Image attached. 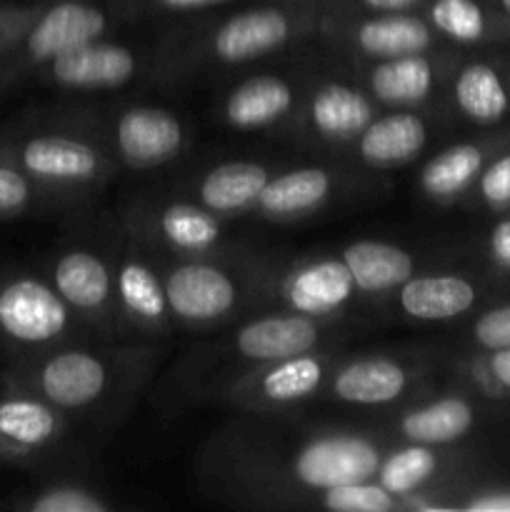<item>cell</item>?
<instances>
[{"mask_svg": "<svg viewBox=\"0 0 510 512\" xmlns=\"http://www.w3.org/2000/svg\"><path fill=\"white\" fill-rule=\"evenodd\" d=\"M388 443L375 425L233 410L195 450L193 475L225 508L313 510L325 488L375 478Z\"/></svg>", "mask_w": 510, "mask_h": 512, "instance_id": "obj_1", "label": "cell"}, {"mask_svg": "<svg viewBox=\"0 0 510 512\" xmlns=\"http://www.w3.org/2000/svg\"><path fill=\"white\" fill-rule=\"evenodd\" d=\"M168 358L165 340L68 343L0 365L10 388L38 395L78 428H118Z\"/></svg>", "mask_w": 510, "mask_h": 512, "instance_id": "obj_2", "label": "cell"}, {"mask_svg": "<svg viewBox=\"0 0 510 512\" xmlns=\"http://www.w3.org/2000/svg\"><path fill=\"white\" fill-rule=\"evenodd\" d=\"M318 10L310 0H243L173 20L155 48V83L180 85L235 73L315 43Z\"/></svg>", "mask_w": 510, "mask_h": 512, "instance_id": "obj_3", "label": "cell"}, {"mask_svg": "<svg viewBox=\"0 0 510 512\" xmlns=\"http://www.w3.org/2000/svg\"><path fill=\"white\" fill-rule=\"evenodd\" d=\"M208 333L175 363L170 398L183 405H213L233 380L285 355L345 345L355 333L350 320H320L288 310H255Z\"/></svg>", "mask_w": 510, "mask_h": 512, "instance_id": "obj_4", "label": "cell"}, {"mask_svg": "<svg viewBox=\"0 0 510 512\" xmlns=\"http://www.w3.org/2000/svg\"><path fill=\"white\" fill-rule=\"evenodd\" d=\"M0 158L18 165L73 208L98 198L120 173L93 135L55 113L43 123L0 125Z\"/></svg>", "mask_w": 510, "mask_h": 512, "instance_id": "obj_5", "label": "cell"}, {"mask_svg": "<svg viewBox=\"0 0 510 512\" xmlns=\"http://www.w3.org/2000/svg\"><path fill=\"white\" fill-rule=\"evenodd\" d=\"M158 263L178 328L208 335L243 315L255 313L253 265L248 250L208 258H173L158 253Z\"/></svg>", "mask_w": 510, "mask_h": 512, "instance_id": "obj_6", "label": "cell"}, {"mask_svg": "<svg viewBox=\"0 0 510 512\" xmlns=\"http://www.w3.org/2000/svg\"><path fill=\"white\" fill-rule=\"evenodd\" d=\"M55 115L93 135L120 170H158L178 160L190 143V128L173 108L153 103L68 105Z\"/></svg>", "mask_w": 510, "mask_h": 512, "instance_id": "obj_7", "label": "cell"}, {"mask_svg": "<svg viewBox=\"0 0 510 512\" xmlns=\"http://www.w3.org/2000/svg\"><path fill=\"white\" fill-rule=\"evenodd\" d=\"M445 355L430 350H360L340 355L325 383L320 403L365 413H390L428 393L443 378Z\"/></svg>", "mask_w": 510, "mask_h": 512, "instance_id": "obj_8", "label": "cell"}, {"mask_svg": "<svg viewBox=\"0 0 510 512\" xmlns=\"http://www.w3.org/2000/svg\"><path fill=\"white\" fill-rule=\"evenodd\" d=\"M255 310H288L320 320H350L365 305L338 253L270 258L250 253Z\"/></svg>", "mask_w": 510, "mask_h": 512, "instance_id": "obj_9", "label": "cell"}, {"mask_svg": "<svg viewBox=\"0 0 510 512\" xmlns=\"http://www.w3.org/2000/svg\"><path fill=\"white\" fill-rule=\"evenodd\" d=\"M100 340L43 270H0V365L68 343Z\"/></svg>", "mask_w": 510, "mask_h": 512, "instance_id": "obj_10", "label": "cell"}, {"mask_svg": "<svg viewBox=\"0 0 510 512\" xmlns=\"http://www.w3.org/2000/svg\"><path fill=\"white\" fill-rule=\"evenodd\" d=\"M510 423V405L495 403L445 378L410 403L380 413L375 428L395 443L460 445L473 443L495 425Z\"/></svg>", "mask_w": 510, "mask_h": 512, "instance_id": "obj_11", "label": "cell"}, {"mask_svg": "<svg viewBox=\"0 0 510 512\" xmlns=\"http://www.w3.org/2000/svg\"><path fill=\"white\" fill-rule=\"evenodd\" d=\"M123 15L110 0H45L18 43L0 55V90L33 80L58 55L108 38L123 25Z\"/></svg>", "mask_w": 510, "mask_h": 512, "instance_id": "obj_12", "label": "cell"}, {"mask_svg": "<svg viewBox=\"0 0 510 512\" xmlns=\"http://www.w3.org/2000/svg\"><path fill=\"white\" fill-rule=\"evenodd\" d=\"M380 110L348 65L340 70H310L303 103L280 135L343 158Z\"/></svg>", "mask_w": 510, "mask_h": 512, "instance_id": "obj_13", "label": "cell"}, {"mask_svg": "<svg viewBox=\"0 0 510 512\" xmlns=\"http://www.w3.org/2000/svg\"><path fill=\"white\" fill-rule=\"evenodd\" d=\"M120 225L153 250L173 258H208L243 250L230 240L228 220L185 193L130 200Z\"/></svg>", "mask_w": 510, "mask_h": 512, "instance_id": "obj_14", "label": "cell"}, {"mask_svg": "<svg viewBox=\"0 0 510 512\" xmlns=\"http://www.w3.org/2000/svg\"><path fill=\"white\" fill-rule=\"evenodd\" d=\"M345 345L313 348L305 353L270 360L240 375L218 395L213 405L225 410H253V413H290L303 410L323 395L330 373L338 365Z\"/></svg>", "mask_w": 510, "mask_h": 512, "instance_id": "obj_15", "label": "cell"}, {"mask_svg": "<svg viewBox=\"0 0 510 512\" xmlns=\"http://www.w3.org/2000/svg\"><path fill=\"white\" fill-rule=\"evenodd\" d=\"M315 43L328 48L340 63H368L448 45L420 13L353 10H318Z\"/></svg>", "mask_w": 510, "mask_h": 512, "instance_id": "obj_16", "label": "cell"}, {"mask_svg": "<svg viewBox=\"0 0 510 512\" xmlns=\"http://www.w3.org/2000/svg\"><path fill=\"white\" fill-rule=\"evenodd\" d=\"M43 273L100 340H133L115 305V233L110 245L83 240L63 245L50 255Z\"/></svg>", "mask_w": 510, "mask_h": 512, "instance_id": "obj_17", "label": "cell"}, {"mask_svg": "<svg viewBox=\"0 0 510 512\" xmlns=\"http://www.w3.org/2000/svg\"><path fill=\"white\" fill-rule=\"evenodd\" d=\"M78 425L40 400L0 380V465L30 470H60L75 463Z\"/></svg>", "mask_w": 510, "mask_h": 512, "instance_id": "obj_18", "label": "cell"}, {"mask_svg": "<svg viewBox=\"0 0 510 512\" xmlns=\"http://www.w3.org/2000/svg\"><path fill=\"white\" fill-rule=\"evenodd\" d=\"M155 73V48H140L108 35L58 55L33 80L65 95H103L118 93L140 80L155 83Z\"/></svg>", "mask_w": 510, "mask_h": 512, "instance_id": "obj_19", "label": "cell"}, {"mask_svg": "<svg viewBox=\"0 0 510 512\" xmlns=\"http://www.w3.org/2000/svg\"><path fill=\"white\" fill-rule=\"evenodd\" d=\"M505 293H510L508 285L490 278L478 265H450L420 268L388 303L408 323L455 325Z\"/></svg>", "mask_w": 510, "mask_h": 512, "instance_id": "obj_20", "label": "cell"}, {"mask_svg": "<svg viewBox=\"0 0 510 512\" xmlns=\"http://www.w3.org/2000/svg\"><path fill=\"white\" fill-rule=\"evenodd\" d=\"M115 305L133 340H168L178 328L158 253L120 223L115 230Z\"/></svg>", "mask_w": 510, "mask_h": 512, "instance_id": "obj_21", "label": "cell"}, {"mask_svg": "<svg viewBox=\"0 0 510 512\" xmlns=\"http://www.w3.org/2000/svg\"><path fill=\"white\" fill-rule=\"evenodd\" d=\"M460 53L463 50L455 45H443L425 53L345 65L353 70L355 78L363 83L380 108L448 110L445 93Z\"/></svg>", "mask_w": 510, "mask_h": 512, "instance_id": "obj_22", "label": "cell"}, {"mask_svg": "<svg viewBox=\"0 0 510 512\" xmlns=\"http://www.w3.org/2000/svg\"><path fill=\"white\" fill-rule=\"evenodd\" d=\"M310 70L260 68L230 80L218 95L215 118L235 133L280 135L303 103Z\"/></svg>", "mask_w": 510, "mask_h": 512, "instance_id": "obj_23", "label": "cell"}, {"mask_svg": "<svg viewBox=\"0 0 510 512\" xmlns=\"http://www.w3.org/2000/svg\"><path fill=\"white\" fill-rule=\"evenodd\" d=\"M453 123L468 130L510 128V48L463 50L445 93Z\"/></svg>", "mask_w": 510, "mask_h": 512, "instance_id": "obj_24", "label": "cell"}, {"mask_svg": "<svg viewBox=\"0 0 510 512\" xmlns=\"http://www.w3.org/2000/svg\"><path fill=\"white\" fill-rule=\"evenodd\" d=\"M358 173L363 170L343 158L340 163L278 168L260 193L250 218L265 223H298L315 218L355 188Z\"/></svg>", "mask_w": 510, "mask_h": 512, "instance_id": "obj_25", "label": "cell"}, {"mask_svg": "<svg viewBox=\"0 0 510 512\" xmlns=\"http://www.w3.org/2000/svg\"><path fill=\"white\" fill-rule=\"evenodd\" d=\"M453 123L448 110L383 108L345 150L343 160L363 173H390L410 165L428 150L438 130Z\"/></svg>", "mask_w": 510, "mask_h": 512, "instance_id": "obj_26", "label": "cell"}, {"mask_svg": "<svg viewBox=\"0 0 510 512\" xmlns=\"http://www.w3.org/2000/svg\"><path fill=\"white\" fill-rule=\"evenodd\" d=\"M510 128L470 130L463 138L435 150L415 175V193L433 208H460L478 175L503 145Z\"/></svg>", "mask_w": 510, "mask_h": 512, "instance_id": "obj_27", "label": "cell"}, {"mask_svg": "<svg viewBox=\"0 0 510 512\" xmlns=\"http://www.w3.org/2000/svg\"><path fill=\"white\" fill-rule=\"evenodd\" d=\"M275 170L278 165L265 163V160H220L190 175L185 180L183 193L225 220L250 218Z\"/></svg>", "mask_w": 510, "mask_h": 512, "instance_id": "obj_28", "label": "cell"}, {"mask_svg": "<svg viewBox=\"0 0 510 512\" xmlns=\"http://www.w3.org/2000/svg\"><path fill=\"white\" fill-rule=\"evenodd\" d=\"M420 15L460 50L510 48V15L495 0H428Z\"/></svg>", "mask_w": 510, "mask_h": 512, "instance_id": "obj_29", "label": "cell"}, {"mask_svg": "<svg viewBox=\"0 0 510 512\" xmlns=\"http://www.w3.org/2000/svg\"><path fill=\"white\" fill-rule=\"evenodd\" d=\"M365 303H388L390 295L423 268V258L390 240H353L338 250Z\"/></svg>", "mask_w": 510, "mask_h": 512, "instance_id": "obj_30", "label": "cell"}, {"mask_svg": "<svg viewBox=\"0 0 510 512\" xmlns=\"http://www.w3.org/2000/svg\"><path fill=\"white\" fill-rule=\"evenodd\" d=\"M10 508L23 512H115L128 505L85 475L53 473L25 498L15 500Z\"/></svg>", "mask_w": 510, "mask_h": 512, "instance_id": "obj_31", "label": "cell"}, {"mask_svg": "<svg viewBox=\"0 0 510 512\" xmlns=\"http://www.w3.org/2000/svg\"><path fill=\"white\" fill-rule=\"evenodd\" d=\"M443 378L495 403L510 405V348L495 353H445Z\"/></svg>", "mask_w": 510, "mask_h": 512, "instance_id": "obj_32", "label": "cell"}, {"mask_svg": "<svg viewBox=\"0 0 510 512\" xmlns=\"http://www.w3.org/2000/svg\"><path fill=\"white\" fill-rule=\"evenodd\" d=\"M455 325L458 333L450 353H495L510 348V293L490 300Z\"/></svg>", "mask_w": 510, "mask_h": 512, "instance_id": "obj_33", "label": "cell"}, {"mask_svg": "<svg viewBox=\"0 0 510 512\" xmlns=\"http://www.w3.org/2000/svg\"><path fill=\"white\" fill-rule=\"evenodd\" d=\"M60 208H73V205L53 190L35 183L18 165L0 158V220H15Z\"/></svg>", "mask_w": 510, "mask_h": 512, "instance_id": "obj_34", "label": "cell"}, {"mask_svg": "<svg viewBox=\"0 0 510 512\" xmlns=\"http://www.w3.org/2000/svg\"><path fill=\"white\" fill-rule=\"evenodd\" d=\"M313 510L328 512H408L405 503L375 478L333 485L315 495Z\"/></svg>", "mask_w": 510, "mask_h": 512, "instance_id": "obj_35", "label": "cell"}, {"mask_svg": "<svg viewBox=\"0 0 510 512\" xmlns=\"http://www.w3.org/2000/svg\"><path fill=\"white\" fill-rule=\"evenodd\" d=\"M460 208L483 218L510 213V143L490 158Z\"/></svg>", "mask_w": 510, "mask_h": 512, "instance_id": "obj_36", "label": "cell"}, {"mask_svg": "<svg viewBox=\"0 0 510 512\" xmlns=\"http://www.w3.org/2000/svg\"><path fill=\"white\" fill-rule=\"evenodd\" d=\"M110 3L118 8L125 23H140V20H168V23H173V20L228 8V5L243 3V0H110Z\"/></svg>", "mask_w": 510, "mask_h": 512, "instance_id": "obj_37", "label": "cell"}, {"mask_svg": "<svg viewBox=\"0 0 510 512\" xmlns=\"http://www.w3.org/2000/svg\"><path fill=\"white\" fill-rule=\"evenodd\" d=\"M488 220V228L475 245L473 265L510 288V213Z\"/></svg>", "mask_w": 510, "mask_h": 512, "instance_id": "obj_38", "label": "cell"}, {"mask_svg": "<svg viewBox=\"0 0 510 512\" xmlns=\"http://www.w3.org/2000/svg\"><path fill=\"white\" fill-rule=\"evenodd\" d=\"M45 0H30V3H13V0H3L0 3V55L8 53L20 35L28 30L35 15L43 10Z\"/></svg>", "mask_w": 510, "mask_h": 512, "instance_id": "obj_39", "label": "cell"}, {"mask_svg": "<svg viewBox=\"0 0 510 512\" xmlns=\"http://www.w3.org/2000/svg\"><path fill=\"white\" fill-rule=\"evenodd\" d=\"M315 10H353V13H420L428 0H310Z\"/></svg>", "mask_w": 510, "mask_h": 512, "instance_id": "obj_40", "label": "cell"}, {"mask_svg": "<svg viewBox=\"0 0 510 512\" xmlns=\"http://www.w3.org/2000/svg\"><path fill=\"white\" fill-rule=\"evenodd\" d=\"M495 3H498V5H500V8H503V10H505V13H508V15H510V0H495Z\"/></svg>", "mask_w": 510, "mask_h": 512, "instance_id": "obj_41", "label": "cell"}, {"mask_svg": "<svg viewBox=\"0 0 510 512\" xmlns=\"http://www.w3.org/2000/svg\"><path fill=\"white\" fill-rule=\"evenodd\" d=\"M0 3H3V0H0Z\"/></svg>", "mask_w": 510, "mask_h": 512, "instance_id": "obj_42", "label": "cell"}]
</instances>
